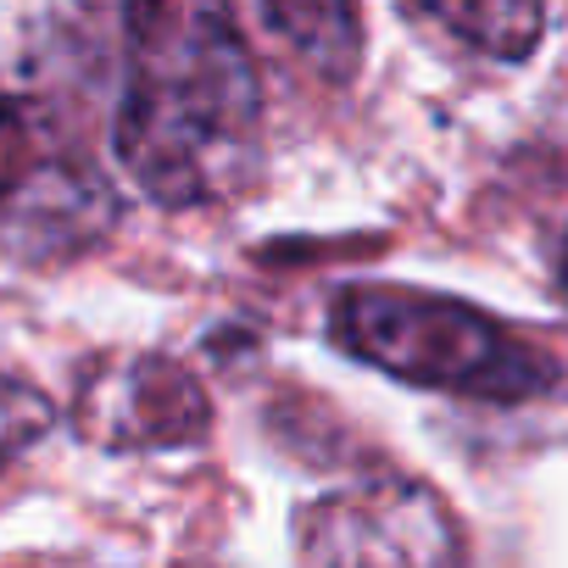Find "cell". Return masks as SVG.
<instances>
[{
  "label": "cell",
  "instance_id": "1",
  "mask_svg": "<svg viewBox=\"0 0 568 568\" xmlns=\"http://www.w3.org/2000/svg\"><path fill=\"white\" fill-rule=\"evenodd\" d=\"M118 162L156 206L234 201L262 168V73L234 0H123Z\"/></svg>",
  "mask_w": 568,
  "mask_h": 568
},
{
  "label": "cell",
  "instance_id": "2",
  "mask_svg": "<svg viewBox=\"0 0 568 568\" xmlns=\"http://www.w3.org/2000/svg\"><path fill=\"white\" fill-rule=\"evenodd\" d=\"M329 341L402 385L479 402H529L562 379V363L540 341L457 296L402 291V284L341 291L329 307Z\"/></svg>",
  "mask_w": 568,
  "mask_h": 568
},
{
  "label": "cell",
  "instance_id": "3",
  "mask_svg": "<svg viewBox=\"0 0 568 568\" xmlns=\"http://www.w3.org/2000/svg\"><path fill=\"white\" fill-rule=\"evenodd\" d=\"M118 229V190L34 95L0 90V262L57 267Z\"/></svg>",
  "mask_w": 568,
  "mask_h": 568
},
{
  "label": "cell",
  "instance_id": "4",
  "mask_svg": "<svg viewBox=\"0 0 568 568\" xmlns=\"http://www.w3.org/2000/svg\"><path fill=\"white\" fill-rule=\"evenodd\" d=\"M307 562H457L463 529L418 479H368L318 496L296 524Z\"/></svg>",
  "mask_w": 568,
  "mask_h": 568
},
{
  "label": "cell",
  "instance_id": "5",
  "mask_svg": "<svg viewBox=\"0 0 568 568\" xmlns=\"http://www.w3.org/2000/svg\"><path fill=\"white\" fill-rule=\"evenodd\" d=\"M79 429L118 452L195 446L212 429V402L168 357H112L79 390Z\"/></svg>",
  "mask_w": 568,
  "mask_h": 568
},
{
  "label": "cell",
  "instance_id": "6",
  "mask_svg": "<svg viewBox=\"0 0 568 568\" xmlns=\"http://www.w3.org/2000/svg\"><path fill=\"white\" fill-rule=\"evenodd\" d=\"M234 12L273 34L324 84H346L363 62V23L352 0H234Z\"/></svg>",
  "mask_w": 568,
  "mask_h": 568
},
{
  "label": "cell",
  "instance_id": "7",
  "mask_svg": "<svg viewBox=\"0 0 568 568\" xmlns=\"http://www.w3.org/2000/svg\"><path fill=\"white\" fill-rule=\"evenodd\" d=\"M413 7L429 12L468 51L496 62H524L546 29V0H413Z\"/></svg>",
  "mask_w": 568,
  "mask_h": 568
},
{
  "label": "cell",
  "instance_id": "8",
  "mask_svg": "<svg viewBox=\"0 0 568 568\" xmlns=\"http://www.w3.org/2000/svg\"><path fill=\"white\" fill-rule=\"evenodd\" d=\"M51 424H57V413L29 379L0 374V479L51 435Z\"/></svg>",
  "mask_w": 568,
  "mask_h": 568
},
{
  "label": "cell",
  "instance_id": "9",
  "mask_svg": "<svg viewBox=\"0 0 568 568\" xmlns=\"http://www.w3.org/2000/svg\"><path fill=\"white\" fill-rule=\"evenodd\" d=\"M557 291L568 296V234H562V256H557Z\"/></svg>",
  "mask_w": 568,
  "mask_h": 568
}]
</instances>
